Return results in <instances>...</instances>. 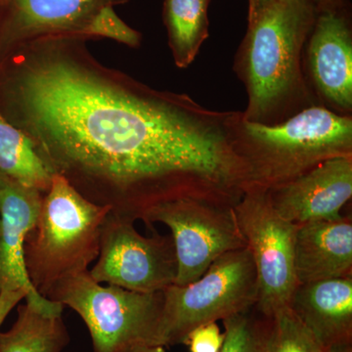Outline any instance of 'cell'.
Segmentation results:
<instances>
[{
	"mask_svg": "<svg viewBox=\"0 0 352 352\" xmlns=\"http://www.w3.org/2000/svg\"><path fill=\"white\" fill-rule=\"evenodd\" d=\"M88 41L43 36L0 62V112L51 173L133 221L178 199L234 207L249 186L234 150L238 111L150 87L102 64Z\"/></svg>",
	"mask_w": 352,
	"mask_h": 352,
	"instance_id": "1",
	"label": "cell"
},
{
	"mask_svg": "<svg viewBox=\"0 0 352 352\" xmlns=\"http://www.w3.org/2000/svg\"><path fill=\"white\" fill-rule=\"evenodd\" d=\"M317 14L311 0H273L248 22L233 66L247 94L245 120L275 126L320 106L303 72V51Z\"/></svg>",
	"mask_w": 352,
	"mask_h": 352,
	"instance_id": "2",
	"label": "cell"
},
{
	"mask_svg": "<svg viewBox=\"0 0 352 352\" xmlns=\"http://www.w3.org/2000/svg\"><path fill=\"white\" fill-rule=\"evenodd\" d=\"M234 150L249 173V189L268 190L335 157H352V116L314 106L275 126L251 122L238 111Z\"/></svg>",
	"mask_w": 352,
	"mask_h": 352,
	"instance_id": "3",
	"label": "cell"
},
{
	"mask_svg": "<svg viewBox=\"0 0 352 352\" xmlns=\"http://www.w3.org/2000/svg\"><path fill=\"white\" fill-rule=\"evenodd\" d=\"M110 212L80 195L63 176L52 175L25 241L28 274L43 298L62 280L88 272L98 258L101 226Z\"/></svg>",
	"mask_w": 352,
	"mask_h": 352,
	"instance_id": "4",
	"label": "cell"
},
{
	"mask_svg": "<svg viewBox=\"0 0 352 352\" xmlns=\"http://www.w3.org/2000/svg\"><path fill=\"white\" fill-rule=\"evenodd\" d=\"M47 300L82 317L94 352H120L136 344L159 346L164 291L139 293L115 285L104 287L85 272L60 281Z\"/></svg>",
	"mask_w": 352,
	"mask_h": 352,
	"instance_id": "5",
	"label": "cell"
},
{
	"mask_svg": "<svg viewBox=\"0 0 352 352\" xmlns=\"http://www.w3.org/2000/svg\"><path fill=\"white\" fill-rule=\"evenodd\" d=\"M258 296L251 252L248 248L227 252L193 283L164 289L159 346L185 344L194 329L251 309Z\"/></svg>",
	"mask_w": 352,
	"mask_h": 352,
	"instance_id": "6",
	"label": "cell"
},
{
	"mask_svg": "<svg viewBox=\"0 0 352 352\" xmlns=\"http://www.w3.org/2000/svg\"><path fill=\"white\" fill-rule=\"evenodd\" d=\"M148 228L160 222L171 231L177 259L175 285L193 283L220 256L247 248L234 207L178 199L150 208L142 217Z\"/></svg>",
	"mask_w": 352,
	"mask_h": 352,
	"instance_id": "7",
	"label": "cell"
},
{
	"mask_svg": "<svg viewBox=\"0 0 352 352\" xmlns=\"http://www.w3.org/2000/svg\"><path fill=\"white\" fill-rule=\"evenodd\" d=\"M234 214L258 275L254 308L268 312L288 307L298 286L294 266L296 224L278 214L267 193L256 189L245 191Z\"/></svg>",
	"mask_w": 352,
	"mask_h": 352,
	"instance_id": "8",
	"label": "cell"
},
{
	"mask_svg": "<svg viewBox=\"0 0 352 352\" xmlns=\"http://www.w3.org/2000/svg\"><path fill=\"white\" fill-rule=\"evenodd\" d=\"M133 220L109 212L101 226L100 250L90 276L139 293L163 292L175 283L177 259L171 236L144 237Z\"/></svg>",
	"mask_w": 352,
	"mask_h": 352,
	"instance_id": "9",
	"label": "cell"
},
{
	"mask_svg": "<svg viewBox=\"0 0 352 352\" xmlns=\"http://www.w3.org/2000/svg\"><path fill=\"white\" fill-rule=\"evenodd\" d=\"M43 198L38 190L0 173V327L23 298L41 314L60 316L63 312V305L36 292L25 267V237L36 226Z\"/></svg>",
	"mask_w": 352,
	"mask_h": 352,
	"instance_id": "10",
	"label": "cell"
},
{
	"mask_svg": "<svg viewBox=\"0 0 352 352\" xmlns=\"http://www.w3.org/2000/svg\"><path fill=\"white\" fill-rule=\"evenodd\" d=\"M303 72L319 105L352 116L351 6L317 14L303 51Z\"/></svg>",
	"mask_w": 352,
	"mask_h": 352,
	"instance_id": "11",
	"label": "cell"
},
{
	"mask_svg": "<svg viewBox=\"0 0 352 352\" xmlns=\"http://www.w3.org/2000/svg\"><path fill=\"white\" fill-rule=\"evenodd\" d=\"M129 1L0 0V62L16 48L34 39L55 34L80 36L102 8Z\"/></svg>",
	"mask_w": 352,
	"mask_h": 352,
	"instance_id": "12",
	"label": "cell"
},
{
	"mask_svg": "<svg viewBox=\"0 0 352 352\" xmlns=\"http://www.w3.org/2000/svg\"><path fill=\"white\" fill-rule=\"evenodd\" d=\"M266 193L278 214L292 223L339 219L352 196V157L327 160Z\"/></svg>",
	"mask_w": 352,
	"mask_h": 352,
	"instance_id": "13",
	"label": "cell"
},
{
	"mask_svg": "<svg viewBox=\"0 0 352 352\" xmlns=\"http://www.w3.org/2000/svg\"><path fill=\"white\" fill-rule=\"evenodd\" d=\"M294 266L298 285L352 276L351 219L296 224Z\"/></svg>",
	"mask_w": 352,
	"mask_h": 352,
	"instance_id": "14",
	"label": "cell"
},
{
	"mask_svg": "<svg viewBox=\"0 0 352 352\" xmlns=\"http://www.w3.org/2000/svg\"><path fill=\"white\" fill-rule=\"evenodd\" d=\"M288 307L324 351L352 342V276L298 285Z\"/></svg>",
	"mask_w": 352,
	"mask_h": 352,
	"instance_id": "15",
	"label": "cell"
},
{
	"mask_svg": "<svg viewBox=\"0 0 352 352\" xmlns=\"http://www.w3.org/2000/svg\"><path fill=\"white\" fill-rule=\"evenodd\" d=\"M212 0H164V24L175 66L188 68L210 36L208 7Z\"/></svg>",
	"mask_w": 352,
	"mask_h": 352,
	"instance_id": "16",
	"label": "cell"
},
{
	"mask_svg": "<svg viewBox=\"0 0 352 352\" xmlns=\"http://www.w3.org/2000/svg\"><path fill=\"white\" fill-rule=\"evenodd\" d=\"M69 342L62 315L41 314L28 303L18 308L12 328L0 332V352H63Z\"/></svg>",
	"mask_w": 352,
	"mask_h": 352,
	"instance_id": "17",
	"label": "cell"
},
{
	"mask_svg": "<svg viewBox=\"0 0 352 352\" xmlns=\"http://www.w3.org/2000/svg\"><path fill=\"white\" fill-rule=\"evenodd\" d=\"M0 173L45 194L53 173L38 156L31 139L0 112Z\"/></svg>",
	"mask_w": 352,
	"mask_h": 352,
	"instance_id": "18",
	"label": "cell"
},
{
	"mask_svg": "<svg viewBox=\"0 0 352 352\" xmlns=\"http://www.w3.org/2000/svg\"><path fill=\"white\" fill-rule=\"evenodd\" d=\"M254 311L261 352H325L289 307Z\"/></svg>",
	"mask_w": 352,
	"mask_h": 352,
	"instance_id": "19",
	"label": "cell"
},
{
	"mask_svg": "<svg viewBox=\"0 0 352 352\" xmlns=\"http://www.w3.org/2000/svg\"><path fill=\"white\" fill-rule=\"evenodd\" d=\"M80 36L88 39L111 38L131 48H138L142 43V34L120 19L113 6L102 8Z\"/></svg>",
	"mask_w": 352,
	"mask_h": 352,
	"instance_id": "20",
	"label": "cell"
},
{
	"mask_svg": "<svg viewBox=\"0 0 352 352\" xmlns=\"http://www.w3.org/2000/svg\"><path fill=\"white\" fill-rule=\"evenodd\" d=\"M224 342L219 352H261L254 307L224 319Z\"/></svg>",
	"mask_w": 352,
	"mask_h": 352,
	"instance_id": "21",
	"label": "cell"
},
{
	"mask_svg": "<svg viewBox=\"0 0 352 352\" xmlns=\"http://www.w3.org/2000/svg\"><path fill=\"white\" fill-rule=\"evenodd\" d=\"M224 342V333H220L215 322L197 327L189 333L185 344L191 352H219Z\"/></svg>",
	"mask_w": 352,
	"mask_h": 352,
	"instance_id": "22",
	"label": "cell"
},
{
	"mask_svg": "<svg viewBox=\"0 0 352 352\" xmlns=\"http://www.w3.org/2000/svg\"><path fill=\"white\" fill-rule=\"evenodd\" d=\"M318 12L337 10L351 6L349 0H311Z\"/></svg>",
	"mask_w": 352,
	"mask_h": 352,
	"instance_id": "23",
	"label": "cell"
},
{
	"mask_svg": "<svg viewBox=\"0 0 352 352\" xmlns=\"http://www.w3.org/2000/svg\"><path fill=\"white\" fill-rule=\"evenodd\" d=\"M273 0H248L249 2V12L248 22L254 20L264 8H266Z\"/></svg>",
	"mask_w": 352,
	"mask_h": 352,
	"instance_id": "24",
	"label": "cell"
},
{
	"mask_svg": "<svg viewBox=\"0 0 352 352\" xmlns=\"http://www.w3.org/2000/svg\"><path fill=\"white\" fill-rule=\"evenodd\" d=\"M120 352H166L164 347L161 346H149V344H136L126 347Z\"/></svg>",
	"mask_w": 352,
	"mask_h": 352,
	"instance_id": "25",
	"label": "cell"
},
{
	"mask_svg": "<svg viewBox=\"0 0 352 352\" xmlns=\"http://www.w3.org/2000/svg\"><path fill=\"white\" fill-rule=\"evenodd\" d=\"M325 352H352V342L335 344L325 349Z\"/></svg>",
	"mask_w": 352,
	"mask_h": 352,
	"instance_id": "26",
	"label": "cell"
},
{
	"mask_svg": "<svg viewBox=\"0 0 352 352\" xmlns=\"http://www.w3.org/2000/svg\"><path fill=\"white\" fill-rule=\"evenodd\" d=\"M0 230H1V217H0Z\"/></svg>",
	"mask_w": 352,
	"mask_h": 352,
	"instance_id": "27",
	"label": "cell"
}]
</instances>
